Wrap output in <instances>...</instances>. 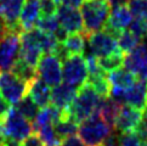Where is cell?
<instances>
[{
  "label": "cell",
  "mask_w": 147,
  "mask_h": 146,
  "mask_svg": "<svg viewBox=\"0 0 147 146\" xmlns=\"http://www.w3.org/2000/svg\"><path fill=\"white\" fill-rule=\"evenodd\" d=\"M102 97L95 91V89L85 83L83 87L78 89L77 96L73 100L72 105L65 111L72 119H74L77 123H82L84 119L90 117L94 112L98 111L100 103Z\"/></svg>",
  "instance_id": "6da1fadb"
},
{
  "label": "cell",
  "mask_w": 147,
  "mask_h": 146,
  "mask_svg": "<svg viewBox=\"0 0 147 146\" xmlns=\"http://www.w3.org/2000/svg\"><path fill=\"white\" fill-rule=\"evenodd\" d=\"M80 12L84 23V33L86 35L102 30L111 14V4L107 0H85Z\"/></svg>",
  "instance_id": "7a4b0ae2"
},
{
  "label": "cell",
  "mask_w": 147,
  "mask_h": 146,
  "mask_svg": "<svg viewBox=\"0 0 147 146\" xmlns=\"http://www.w3.org/2000/svg\"><path fill=\"white\" fill-rule=\"evenodd\" d=\"M112 130L102 119L100 112L96 111L79 124L78 132L85 146H101Z\"/></svg>",
  "instance_id": "3957f363"
},
{
  "label": "cell",
  "mask_w": 147,
  "mask_h": 146,
  "mask_svg": "<svg viewBox=\"0 0 147 146\" xmlns=\"http://www.w3.org/2000/svg\"><path fill=\"white\" fill-rule=\"evenodd\" d=\"M89 70L86 59L83 55H71L62 64V80L79 89L88 82Z\"/></svg>",
  "instance_id": "277c9868"
},
{
  "label": "cell",
  "mask_w": 147,
  "mask_h": 146,
  "mask_svg": "<svg viewBox=\"0 0 147 146\" xmlns=\"http://www.w3.org/2000/svg\"><path fill=\"white\" fill-rule=\"evenodd\" d=\"M28 83L22 80L12 71L0 72V94L9 105L16 103L27 95Z\"/></svg>",
  "instance_id": "5b68a950"
},
{
  "label": "cell",
  "mask_w": 147,
  "mask_h": 146,
  "mask_svg": "<svg viewBox=\"0 0 147 146\" xmlns=\"http://www.w3.org/2000/svg\"><path fill=\"white\" fill-rule=\"evenodd\" d=\"M3 126L6 138H11L20 141L24 140L33 132V124L23 117L15 107H10L7 113L3 118Z\"/></svg>",
  "instance_id": "8992f818"
},
{
  "label": "cell",
  "mask_w": 147,
  "mask_h": 146,
  "mask_svg": "<svg viewBox=\"0 0 147 146\" xmlns=\"http://www.w3.org/2000/svg\"><path fill=\"white\" fill-rule=\"evenodd\" d=\"M36 76L49 87L62 83V62L55 54H44L36 65Z\"/></svg>",
  "instance_id": "52a82bcc"
},
{
  "label": "cell",
  "mask_w": 147,
  "mask_h": 146,
  "mask_svg": "<svg viewBox=\"0 0 147 146\" xmlns=\"http://www.w3.org/2000/svg\"><path fill=\"white\" fill-rule=\"evenodd\" d=\"M21 49V34L16 32L5 33L0 41V72L11 71L18 60Z\"/></svg>",
  "instance_id": "ba28073f"
},
{
  "label": "cell",
  "mask_w": 147,
  "mask_h": 146,
  "mask_svg": "<svg viewBox=\"0 0 147 146\" xmlns=\"http://www.w3.org/2000/svg\"><path fill=\"white\" fill-rule=\"evenodd\" d=\"M86 36L89 43V50H90L89 54L94 55L96 59L108 56L119 50L117 38L105 29L88 34Z\"/></svg>",
  "instance_id": "9c48e42d"
},
{
  "label": "cell",
  "mask_w": 147,
  "mask_h": 146,
  "mask_svg": "<svg viewBox=\"0 0 147 146\" xmlns=\"http://www.w3.org/2000/svg\"><path fill=\"white\" fill-rule=\"evenodd\" d=\"M125 68L131 71L138 79L147 82V44L140 43L124 57Z\"/></svg>",
  "instance_id": "30bf717a"
},
{
  "label": "cell",
  "mask_w": 147,
  "mask_h": 146,
  "mask_svg": "<svg viewBox=\"0 0 147 146\" xmlns=\"http://www.w3.org/2000/svg\"><path fill=\"white\" fill-rule=\"evenodd\" d=\"M131 21H133V15H131L127 5L115 6L109 14V17L103 29L107 30L108 33H111L115 38H118L123 30L129 28Z\"/></svg>",
  "instance_id": "8fae6325"
},
{
  "label": "cell",
  "mask_w": 147,
  "mask_h": 146,
  "mask_svg": "<svg viewBox=\"0 0 147 146\" xmlns=\"http://www.w3.org/2000/svg\"><path fill=\"white\" fill-rule=\"evenodd\" d=\"M57 20L60 26L68 33H84V23L82 12L77 7L60 5L57 10Z\"/></svg>",
  "instance_id": "7c38bea8"
},
{
  "label": "cell",
  "mask_w": 147,
  "mask_h": 146,
  "mask_svg": "<svg viewBox=\"0 0 147 146\" xmlns=\"http://www.w3.org/2000/svg\"><path fill=\"white\" fill-rule=\"evenodd\" d=\"M142 111L138 108H134L129 105H122V108L119 111V114L115 119L114 129L119 133H129L134 132L136 124L142 117Z\"/></svg>",
  "instance_id": "4fadbf2b"
},
{
  "label": "cell",
  "mask_w": 147,
  "mask_h": 146,
  "mask_svg": "<svg viewBox=\"0 0 147 146\" xmlns=\"http://www.w3.org/2000/svg\"><path fill=\"white\" fill-rule=\"evenodd\" d=\"M147 103V82L138 79L134 85L124 91V103L140 111H145Z\"/></svg>",
  "instance_id": "5bb4252c"
},
{
  "label": "cell",
  "mask_w": 147,
  "mask_h": 146,
  "mask_svg": "<svg viewBox=\"0 0 147 146\" xmlns=\"http://www.w3.org/2000/svg\"><path fill=\"white\" fill-rule=\"evenodd\" d=\"M78 89L67 83H60L59 85L52 87L51 89V103L57 108L65 111L72 105L77 96Z\"/></svg>",
  "instance_id": "9a60e30c"
},
{
  "label": "cell",
  "mask_w": 147,
  "mask_h": 146,
  "mask_svg": "<svg viewBox=\"0 0 147 146\" xmlns=\"http://www.w3.org/2000/svg\"><path fill=\"white\" fill-rule=\"evenodd\" d=\"M27 95H29L32 97L33 101L40 108L49 106L51 103V89H50V87L38 77L28 84Z\"/></svg>",
  "instance_id": "2e32d148"
},
{
  "label": "cell",
  "mask_w": 147,
  "mask_h": 146,
  "mask_svg": "<svg viewBox=\"0 0 147 146\" xmlns=\"http://www.w3.org/2000/svg\"><path fill=\"white\" fill-rule=\"evenodd\" d=\"M40 18L39 0H28L21 11L18 23L22 30H29L35 28V24Z\"/></svg>",
  "instance_id": "e0dca14e"
},
{
  "label": "cell",
  "mask_w": 147,
  "mask_h": 146,
  "mask_svg": "<svg viewBox=\"0 0 147 146\" xmlns=\"http://www.w3.org/2000/svg\"><path fill=\"white\" fill-rule=\"evenodd\" d=\"M107 78L111 84V89H119V90H127L131 85L135 84L138 80V77L128 68H118L107 74Z\"/></svg>",
  "instance_id": "ac0fdd59"
},
{
  "label": "cell",
  "mask_w": 147,
  "mask_h": 146,
  "mask_svg": "<svg viewBox=\"0 0 147 146\" xmlns=\"http://www.w3.org/2000/svg\"><path fill=\"white\" fill-rule=\"evenodd\" d=\"M122 108V103L115 101L111 96L108 97H102L101 103L98 107V112L101 114V117L105 122H106L112 129H114L115 119H117L119 111Z\"/></svg>",
  "instance_id": "d6986e66"
},
{
  "label": "cell",
  "mask_w": 147,
  "mask_h": 146,
  "mask_svg": "<svg viewBox=\"0 0 147 146\" xmlns=\"http://www.w3.org/2000/svg\"><path fill=\"white\" fill-rule=\"evenodd\" d=\"M85 33H72L68 34L63 43H61L67 56L83 55L85 50Z\"/></svg>",
  "instance_id": "ffe728a7"
},
{
  "label": "cell",
  "mask_w": 147,
  "mask_h": 146,
  "mask_svg": "<svg viewBox=\"0 0 147 146\" xmlns=\"http://www.w3.org/2000/svg\"><path fill=\"white\" fill-rule=\"evenodd\" d=\"M54 128H55L57 137L63 139L66 137H69V135L77 134L78 129H79V123H77L74 119H72L63 111V116L54 124Z\"/></svg>",
  "instance_id": "44dd1931"
},
{
  "label": "cell",
  "mask_w": 147,
  "mask_h": 146,
  "mask_svg": "<svg viewBox=\"0 0 147 146\" xmlns=\"http://www.w3.org/2000/svg\"><path fill=\"white\" fill-rule=\"evenodd\" d=\"M15 108L30 122L35 121L36 114L39 112V106L33 101V99L29 95H26L23 99H21L16 105H15Z\"/></svg>",
  "instance_id": "7402d4cb"
},
{
  "label": "cell",
  "mask_w": 147,
  "mask_h": 146,
  "mask_svg": "<svg viewBox=\"0 0 147 146\" xmlns=\"http://www.w3.org/2000/svg\"><path fill=\"white\" fill-rule=\"evenodd\" d=\"M86 83L90 84L101 97H108L109 94H111V84H109V80L106 76V73H101V74H96V76H89Z\"/></svg>",
  "instance_id": "603a6c76"
},
{
  "label": "cell",
  "mask_w": 147,
  "mask_h": 146,
  "mask_svg": "<svg viewBox=\"0 0 147 146\" xmlns=\"http://www.w3.org/2000/svg\"><path fill=\"white\" fill-rule=\"evenodd\" d=\"M117 43H118V49L122 51L123 54H129L131 53L136 46L140 43H142V40L138 38L135 34H133L130 30H123L117 38Z\"/></svg>",
  "instance_id": "cb8c5ba5"
},
{
  "label": "cell",
  "mask_w": 147,
  "mask_h": 146,
  "mask_svg": "<svg viewBox=\"0 0 147 146\" xmlns=\"http://www.w3.org/2000/svg\"><path fill=\"white\" fill-rule=\"evenodd\" d=\"M124 54L120 50H118L108 56L100 57V59H97V62L105 72H112L114 70L120 68L124 65Z\"/></svg>",
  "instance_id": "d4e9b609"
},
{
  "label": "cell",
  "mask_w": 147,
  "mask_h": 146,
  "mask_svg": "<svg viewBox=\"0 0 147 146\" xmlns=\"http://www.w3.org/2000/svg\"><path fill=\"white\" fill-rule=\"evenodd\" d=\"M11 71L16 76H18L22 80H24L26 83H28V84L38 77L36 76V68L35 67L26 64V62L23 60H21L20 57H18V60L15 62V65L11 68Z\"/></svg>",
  "instance_id": "484cf974"
},
{
  "label": "cell",
  "mask_w": 147,
  "mask_h": 146,
  "mask_svg": "<svg viewBox=\"0 0 147 146\" xmlns=\"http://www.w3.org/2000/svg\"><path fill=\"white\" fill-rule=\"evenodd\" d=\"M36 133L43 139V141L45 143L46 146H59L60 145L61 140L55 132L54 124H44V126H41L38 129Z\"/></svg>",
  "instance_id": "4316f807"
},
{
  "label": "cell",
  "mask_w": 147,
  "mask_h": 146,
  "mask_svg": "<svg viewBox=\"0 0 147 146\" xmlns=\"http://www.w3.org/2000/svg\"><path fill=\"white\" fill-rule=\"evenodd\" d=\"M59 27H60V22L56 16H49V17L40 16V18L35 24V28H39L43 32L50 33V34H54Z\"/></svg>",
  "instance_id": "83f0119b"
},
{
  "label": "cell",
  "mask_w": 147,
  "mask_h": 146,
  "mask_svg": "<svg viewBox=\"0 0 147 146\" xmlns=\"http://www.w3.org/2000/svg\"><path fill=\"white\" fill-rule=\"evenodd\" d=\"M128 7L135 18L147 20V0H129Z\"/></svg>",
  "instance_id": "f1b7e54d"
},
{
  "label": "cell",
  "mask_w": 147,
  "mask_h": 146,
  "mask_svg": "<svg viewBox=\"0 0 147 146\" xmlns=\"http://www.w3.org/2000/svg\"><path fill=\"white\" fill-rule=\"evenodd\" d=\"M129 30L141 40L146 39L147 38V20H144V18L133 20L129 26Z\"/></svg>",
  "instance_id": "f546056e"
},
{
  "label": "cell",
  "mask_w": 147,
  "mask_h": 146,
  "mask_svg": "<svg viewBox=\"0 0 147 146\" xmlns=\"http://www.w3.org/2000/svg\"><path fill=\"white\" fill-rule=\"evenodd\" d=\"M60 4L57 0H39V7H40V16L41 17H49L55 16L57 14Z\"/></svg>",
  "instance_id": "4dcf8cb0"
},
{
  "label": "cell",
  "mask_w": 147,
  "mask_h": 146,
  "mask_svg": "<svg viewBox=\"0 0 147 146\" xmlns=\"http://www.w3.org/2000/svg\"><path fill=\"white\" fill-rule=\"evenodd\" d=\"M134 133L139 137V139L142 141V144L147 143V112L144 111L142 117H141V119L136 124V127L134 129Z\"/></svg>",
  "instance_id": "1f68e13d"
},
{
  "label": "cell",
  "mask_w": 147,
  "mask_h": 146,
  "mask_svg": "<svg viewBox=\"0 0 147 146\" xmlns=\"http://www.w3.org/2000/svg\"><path fill=\"white\" fill-rule=\"evenodd\" d=\"M120 145L122 146H142V141L134 132L120 133Z\"/></svg>",
  "instance_id": "d6a6232c"
},
{
  "label": "cell",
  "mask_w": 147,
  "mask_h": 146,
  "mask_svg": "<svg viewBox=\"0 0 147 146\" xmlns=\"http://www.w3.org/2000/svg\"><path fill=\"white\" fill-rule=\"evenodd\" d=\"M59 146H85V144H84L80 137L74 134V135H69V137L63 138L60 141Z\"/></svg>",
  "instance_id": "836d02e7"
},
{
  "label": "cell",
  "mask_w": 147,
  "mask_h": 146,
  "mask_svg": "<svg viewBox=\"0 0 147 146\" xmlns=\"http://www.w3.org/2000/svg\"><path fill=\"white\" fill-rule=\"evenodd\" d=\"M21 146H46V145L43 141V139L39 137L38 133H33V134H29L28 137L23 140V143Z\"/></svg>",
  "instance_id": "e575fe53"
},
{
  "label": "cell",
  "mask_w": 147,
  "mask_h": 146,
  "mask_svg": "<svg viewBox=\"0 0 147 146\" xmlns=\"http://www.w3.org/2000/svg\"><path fill=\"white\" fill-rule=\"evenodd\" d=\"M10 107H11V105H9V103L5 101V99L3 97V95L0 94V121H1L5 114L7 113Z\"/></svg>",
  "instance_id": "d590c367"
},
{
  "label": "cell",
  "mask_w": 147,
  "mask_h": 146,
  "mask_svg": "<svg viewBox=\"0 0 147 146\" xmlns=\"http://www.w3.org/2000/svg\"><path fill=\"white\" fill-rule=\"evenodd\" d=\"M60 5H65V6H71V7H79L82 6L83 0H57Z\"/></svg>",
  "instance_id": "8d00e7d4"
},
{
  "label": "cell",
  "mask_w": 147,
  "mask_h": 146,
  "mask_svg": "<svg viewBox=\"0 0 147 146\" xmlns=\"http://www.w3.org/2000/svg\"><path fill=\"white\" fill-rule=\"evenodd\" d=\"M107 1L111 4V6L115 7V6H120V5H127L129 0H107Z\"/></svg>",
  "instance_id": "74e56055"
},
{
  "label": "cell",
  "mask_w": 147,
  "mask_h": 146,
  "mask_svg": "<svg viewBox=\"0 0 147 146\" xmlns=\"http://www.w3.org/2000/svg\"><path fill=\"white\" fill-rule=\"evenodd\" d=\"M5 140H6V134H5L4 126H3V119H1V121H0V145H3Z\"/></svg>",
  "instance_id": "f35d334b"
},
{
  "label": "cell",
  "mask_w": 147,
  "mask_h": 146,
  "mask_svg": "<svg viewBox=\"0 0 147 146\" xmlns=\"http://www.w3.org/2000/svg\"><path fill=\"white\" fill-rule=\"evenodd\" d=\"M4 145L5 146H21L20 145V141L15 139H11V138H6V140L4 141Z\"/></svg>",
  "instance_id": "ab89813d"
},
{
  "label": "cell",
  "mask_w": 147,
  "mask_h": 146,
  "mask_svg": "<svg viewBox=\"0 0 147 146\" xmlns=\"http://www.w3.org/2000/svg\"><path fill=\"white\" fill-rule=\"evenodd\" d=\"M3 36H4V33H3V29H1V27H0V41H1Z\"/></svg>",
  "instance_id": "60d3db41"
},
{
  "label": "cell",
  "mask_w": 147,
  "mask_h": 146,
  "mask_svg": "<svg viewBox=\"0 0 147 146\" xmlns=\"http://www.w3.org/2000/svg\"><path fill=\"white\" fill-rule=\"evenodd\" d=\"M145 112H147V103H146V107H145Z\"/></svg>",
  "instance_id": "b9f144b4"
},
{
  "label": "cell",
  "mask_w": 147,
  "mask_h": 146,
  "mask_svg": "<svg viewBox=\"0 0 147 146\" xmlns=\"http://www.w3.org/2000/svg\"><path fill=\"white\" fill-rule=\"evenodd\" d=\"M142 146H147V143L146 144H142Z\"/></svg>",
  "instance_id": "7bdbcfd3"
},
{
  "label": "cell",
  "mask_w": 147,
  "mask_h": 146,
  "mask_svg": "<svg viewBox=\"0 0 147 146\" xmlns=\"http://www.w3.org/2000/svg\"><path fill=\"white\" fill-rule=\"evenodd\" d=\"M0 146H5V145H4V144H3V145H0Z\"/></svg>",
  "instance_id": "ee69618b"
},
{
  "label": "cell",
  "mask_w": 147,
  "mask_h": 146,
  "mask_svg": "<svg viewBox=\"0 0 147 146\" xmlns=\"http://www.w3.org/2000/svg\"><path fill=\"white\" fill-rule=\"evenodd\" d=\"M146 40H147V38H146Z\"/></svg>",
  "instance_id": "f6af8a7d"
}]
</instances>
